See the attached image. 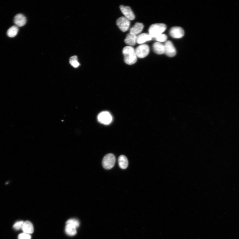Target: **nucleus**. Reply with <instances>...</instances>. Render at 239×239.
<instances>
[{
    "mask_svg": "<svg viewBox=\"0 0 239 239\" xmlns=\"http://www.w3.org/2000/svg\"><path fill=\"white\" fill-rule=\"evenodd\" d=\"M124 61L129 65H132L135 63L137 61V57L135 49L132 46H127L124 47L123 50Z\"/></svg>",
    "mask_w": 239,
    "mask_h": 239,
    "instance_id": "obj_1",
    "label": "nucleus"
},
{
    "mask_svg": "<svg viewBox=\"0 0 239 239\" xmlns=\"http://www.w3.org/2000/svg\"><path fill=\"white\" fill-rule=\"evenodd\" d=\"M166 26L165 24L157 23L153 24L149 27L148 32L152 38H155L166 31Z\"/></svg>",
    "mask_w": 239,
    "mask_h": 239,
    "instance_id": "obj_2",
    "label": "nucleus"
},
{
    "mask_svg": "<svg viewBox=\"0 0 239 239\" xmlns=\"http://www.w3.org/2000/svg\"><path fill=\"white\" fill-rule=\"evenodd\" d=\"M116 162V158L113 154L108 153L103 158L102 164L104 169L109 170L114 166Z\"/></svg>",
    "mask_w": 239,
    "mask_h": 239,
    "instance_id": "obj_3",
    "label": "nucleus"
},
{
    "mask_svg": "<svg viewBox=\"0 0 239 239\" xmlns=\"http://www.w3.org/2000/svg\"><path fill=\"white\" fill-rule=\"evenodd\" d=\"M137 56L139 58H143L147 56L149 52V48L148 45L141 44L135 49Z\"/></svg>",
    "mask_w": 239,
    "mask_h": 239,
    "instance_id": "obj_4",
    "label": "nucleus"
},
{
    "mask_svg": "<svg viewBox=\"0 0 239 239\" xmlns=\"http://www.w3.org/2000/svg\"><path fill=\"white\" fill-rule=\"evenodd\" d=\"M97 118L100 123L106 125L110 124L113 120L111 114L107 111H104L100 113Z\"/></svg>",
    "mask_w": 239,
    "mask_h": 239,
    "instance_id": "obj_5",
    "label": "nucleus"
},
{
    "mask_svg": "<svg viewBox=\"0 0 239 239\" xmlns=\"http://www.w3.org/2000/svg\"><path fill=\"white\" fill-rule=\"evenodd\" d=\"M116 23L119 29L124 32L128 30L130 24L129 20L124 17L119 18L117 20Z\"/></svg>",
    "mask_w": 239,
    "mask_h": 239,
    "instance_id": "obj_6",
    "label": "nucleus"
},
{
    "mask_svg": "<svg viewBox=\"0 0 239 239\" xmlns=\"http://www.w3.org/2000/svg\"><path fill=\"white\" fill-rule=\"evenodd\" d=\"M165 48V53L166 55L170 57H173L175 56L176 53V49L172 42L169 41L166 42L164 45Z\"/></svg>",
    "mask_w": 239,
    "mask_h": 239,
    "instance_id": "obj_7",
    "label": "nucleus"
},
{
    "mask_svg": "<svg viewBox=\"0 0 239 239\" xmlns=\"http://www.w3.org/2000/svg\"><path fill=\"white\" fill-rule=\"evenodd\" d=\"M171 36L173 38L179 39L182 38L184 35V30L179 27H174L172 28L169 31Z\"/></svg>",
    "mask_w": 239,
    "mask_h": 239,
    "instance_id": "obj_8",
    "label": "nucleus"
},
{
    "mask_svg": "<svg viewBox=\"0 0 239 239\" xmlns=\"http://www.w3.org/2000/svg\"><path fill=\"white\" fill-rule=\"evenodd\" d=\"M120 9L122 13L130 21H133L135 18V16L131 8L128 6H124L121 5Z\"/></svg>",
    "mask_w": 239,
    "mask_h": 239,
    "instance_id": "obj_9",
    "label": "nucleus"
},
{
    "mask_svg": "<svg viewBox=\"0 0 239 239\" xmlns=\"http://www.w3.org/2000/svg\"><path fill=\"white\" fill-rule=\"evenodd\" d=\"M26 18L23 15L18 14L15 16L14 19V23L17 27H22L26 23Z\"/></svg>",
    "mask_w": 239,
    "mask_h": 239,
    "instance_id": "obj_10",
    "label": "nucleus"
},
{
    "mask_svg": "<svg viewBox=\"0 0 239 239\" xmlns=\"http://www.w3.org/2000/svg\"><path fill=\"white\" fill-rule=\"evenodd\" d=\"M152 39L149 34L143 33L137 36V42L138 44H143L146 42L151 40Z\"/></svg>",
    "mask_w": 239,
    "mask_h": 239,
    "instance_id": "obj_11",
    "label": "nucleus"
},
{
    "mask_svg": "<svg viewBox=\"0 0 239 239\" xmlns=\"http://www.w3.org/2000/svg\"><path fill=\"white\" fill-rule=\"evenodd\" d=\"M143 27L144 26L142 23L137 22L130 29L129 33L137 36V35L142 32Z\"/></svg>",
    "mask_w": 239,
    "mask_h": 239,
    "instance_id": "obj_12",
    "label": "nucleus"
},
{
    "mask_svg": "<svg viewBox=\"0 0 239 239\" xmlns=\"http://www.w3.org/2000/svg\"><path fill=\"white\" fill-rule=\"evenodd\" d=\"M137 36L129 33L127 35L124 42L129 46L135 45L137 42Z\"/></svg>",
    "mask_w": 239,
    "mask_h": 239,
    "instance_id": "obj_13",
    "label": "nucleus"
},
{
    "mask_svg": "<svg viewBox=\"0 0 239 239\" xmlns=\"http://www.w3.org/2000/svg\"><path fill=\"white\" fill-rule=\"evenodd\" d=\"M153 49L154 52L158 54H162L165 52L164 45L160 42H157L154 43Z\"/></svg>",
    "mask_w": 239,
    "mask_h": 239,
    "instance_id": "obj_14",
    "label": "nucleus"
},
{
    "mask_svg": "<svg viewBox=\"0 0 239 239\" xmlns=\"http://www.w3.org/2000/svg\"><path fill=\"white\" fill-rule=\"evenodd\" d=\"M23 232L30 234L34 232V227L32 223L26 221L24 222L22 227Z\"/></svg>",
    "mask_w": 239,
    "mask_h": 239,
    "instance_id": "obj_15",
    "label": "nucleus"
},
{
    "mask_svg": "<svg viewBox=\"0 0 239 239\" xmlns=\"http://www.w3.org/2000/svg\"><path fill=\"white\" fill-rule=\"evenodd\" d=\"M119 165L120 168L122 169H125L127 168L128 166V161L126 157L124 155L120 156L118 158Z\"/></svg>",
    "mask_w": 239,
    "mask_h": 239,
    "instance_id": "obj_16",
    "label": "nucleus"
},
{
    "mask_svg": "<svg viewBox=\"0 0 239 239\" xmlns=\"http://www.w3.org/2000/svg\"><path fill=\"white\" fill-rule=\"evenodd\" d=\"M65 232L69 236H74L77 234L76 228L71 225H67L65 227Z\"/></svg>",
    "mask_w": 239,
    "mask_h": 239,
    "instance_id": "obj_17",
    "label": "nucleus"
},
{
    "mask_svg": "<svg viewBox=\"0 0 239 239\" xmlns=\"http://www.w3.org/2000/svg\"><path fill=\"white\" fill-rule=\"evenodd\" d=\"M18 31V27L16 26H13L8 29L7 32V36L9 37H14L16 35Z\"/></svg>",
    "mask_w": 239,
    "mask_h": 239,
    "instance_id": "obj_18",
    "label": "nucleus"
},
{
    "mask_svg": "<svg viewBox=\"0 0 239 239\" xmlns=\"http://www.w3.org/2000/svg\"><path fill=\"white\" fill-rule=\"evenodd\" d=\"M69 63L74 68H77L80 65V63L78 61L77 57L76 56H74L69 59Z\"/></svg>",
    "mask_w": 239,
    "mask_h": 239,
    "instance_id": "obj_19",
    "label": "nucleus"
},
{
    "mask_svg": "<svg viewBox=\"0 0 239 239\" xmlns=\"http://www.w3.org/2000/svg\"><path fill=\"white\" fill-rule=\"evenodd\" d=\"M67 225H71L76 228L79 226V222L76 219H71L66 222Z\"/></svg>",
    "mask_w": 239,
    "mask_h": 239,
    "instance_id": "obj_20",
    "label": "nucleus"
},
{
    "mask_svg": "<svg viewBox=\"0 0 239 239\" xmlns=\"http://www.w3.org/2000/svg\"><path fill=\"white\" fill-rule=\"evenodd\" d=\"M167 37L166 34H161L155 38L156 40L159 42H166L167 39Z\"/></svg>",
    "mask_w": 239,
    "mask_h": 239,
    "instance_id": "obj_21",
    "label": "nucleus"
},
{
    "mask_svg": "<svg viewBox=\"0 0 239 239\" xmlns=\"http://www.w3.org/2000/svg\"><path fill=\"white\" fill-rule=\"evenodd\" d=\"M24 222V221H22L16 222L13 225V227L16 230L21 229Z\"/></svg>",
    "mask_w": 239,
    "mask_h": 239,
    "instance_id": "obj_22",
    "label": "nucleus"
},
{
    "mask_svg": "<svg viewBox=\"0 0 239 239\" xmlns=\"http://www.w3.org/2000/svg\"><path fill=\"white\" fill-rule=\"evenodd\" d=\"M31 237L30 234L23 232L20 233L18 236V239H31Z\"/></svg>",
    "mask_w": 239,
    "mask_h": 239,
    "instance_id": "obj_23",
    "label": "nucleus"
}]
</instances>
